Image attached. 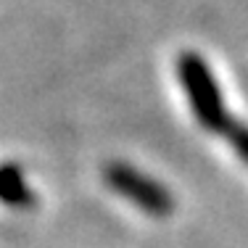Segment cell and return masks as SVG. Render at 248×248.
Wrapping results in <instances>:
<instances>
[{"mask_svg":"<svg viewBox=\"0 0 248 248\" xmlns=\"http://www.w3.org/2000/svg\"><path fill=\"white\" fill-rule=\"evenodd\" d=\"M106 182L122 198L132 201L135 206H140L143 211H148L153 217H167L174 209L172 193L167 187L158 185L151 177L140 174L138 169L127 167V164H108L106 167Z\"/></svg>","mask_w":248,"mask_h":248,"instance_id":"7a4b0ae2","label":"cell"},{"mask_svg":"<svg viewBox=\"0 0 248 248\" xmlns=\"http://www.w3.org/2000/svg\"><path fill=\"white\" fill-rule=\"evenodd\" d=\"M0 201L14 209H27L34 203V193L16 164H0Z\"/></svg>","mask_w":248,"mask_h":248,"instance_id":"3957f363","label":"cell"},{"mask_svg":"<svg viewBox=\"0 0 248 248\" xmlns=\"http://www.w3.org/2000/svg\"><path fill=\"white\" fill-rule=\"evenodd\" d=\"M177 77H180V85L185 90V95L190 98L193 114L201 122V127L211 129V132H222V127L227 124L230 116L224 114L222 93H219V85H217L209 63L198 53L187 50L177 58Z\"/></svg>","mask_w":248,"mask_h":248,"instance_id":"6da1fadb","label":"cell"},{"mask_svg":"<svg viewBox=\"0 0 248 248\" xmlns=\"http://www.w3.org/2000/svg\"><path fill=\"white\" fill-rule=\"evenodd\" d=\"M222 135L232 145V151L248 164V124L238 122V119H227V124L222 127Z\"/></svg>","mask_w":248,"mask_h":248,"instance_id":"277c9868","label":"cell"}]
</instances>
